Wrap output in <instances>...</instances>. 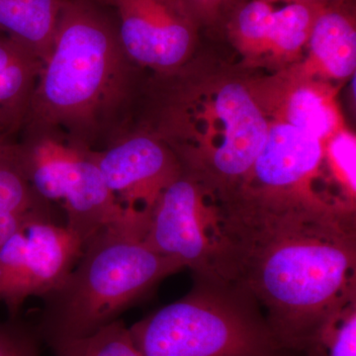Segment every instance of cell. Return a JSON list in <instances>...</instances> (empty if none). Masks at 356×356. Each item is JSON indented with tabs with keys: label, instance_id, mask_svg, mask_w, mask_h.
<instances>
[{
	"label": "cell",
	"instance_id": "8fae6325",
	"mask_svg": "<svg viewBox=\"0 0 356 356\" xmlns=\"http://www.w3.org/2000/svg\"><path fill=\"white\" fill-rule=\"evenodd\" d=\"M267 119L301 129L325 142L346 127L334 84L308 74L299 63L271 76L252 77Z\"/></svg>",
	"mask_w": 356,
	"mask_h": 356
},
{
	"label": "cell",
	"instance_id": "ac0fdd59",
	"mask_svg": "<svg viewBox=\"0 0 356 356\" xmlns=\"http://www.w3.org/2000/svg\"><path fill=\"white\" fill-rule=\"evenodd\" d=\"M54 351L57 356H143L120 318L92 336L70 341Z\"/></svg>",
	"mask_w": 356,
	"mask_h": 356
},
{
	"label": "cell",
	"instance_id": "44dd1931",
	"mask_svg": "<svg viewBox=\"0 0 356 356\" xmlns=\"http://www.w3.org/2000/svg\"><path fill=\"white\" fill-rule=\"evenodd\" d=\"M38 341L37 332L18 318L0 323V356H40Z\"/></svg>",
	"mask_w": 356,
	"mask_h": 356
},
{
	"label": "cell",
	"instance_id": "3957f363",
	"mask_svg": "<svg viewBox=\"0 0 356 356\" xmlns=\"http://www.w3.org/2000/svg\"><path fill=\"white\" fill-rule=\"evenodd\" d=\"M135 126L161 138L184 172L220 198L247 179L268 119L252 77L192 58L172 74L147 79Z\"/></svg>",
	"mask_w": 356,
	"mask_h": 356
},
{
	"label": "cell",
	"instance_id": "9a60e30c",
	"mask_svg": "<svg viewBox=\"0 0 356 356\" xmlns=\"http://www.w3.org/2000/svg\"><path fill=\"white\" fill-rule=\"evenodd\" d=\"M15 142L0 145V248L25 222L54 216L53 204L40 197L28 181Z\"/></svg>",
	"mask_w": 356,
	"mask_h": 356
},
{
	"label": "cell",
	"instance_id": "603a6c76",
	"mask_svg": "<svg viewBox=\"0 0 356 356\" xmlns=\"http://www.w3.org/2000/svg\"><path fill=\"white\" fill-rule=\"evenodd\" d=\"M274 2H289V1H304L309 3L318 4V6H325V4L331 3L334 0H273Z\"/></svg>",
	"mask_w": 356,
	"mask_h": 356
},
{
	"label": "cell",
	"instance_id": "52a82bcc",
	"mask_svg": "<svg viewBox=\"0 0 356 356\" xmlns=\"http://www.w3.org/2000/svg\"><path fill=\"white\" fill-rule=\"evenodd\" d=\"M84 243L54 216L34 218L0 248V302L18 318L26 300L57 289L72 273Z\"/></svg>",
	"mask_w": 356,
	"mask_h": 356
},
{
	"label": "cell",
	"instance_id": "4fadbf2b",
	"mask_svg": "<svg viewBox=\"0 0 356 356\" xmlns=\"http://www.w3.org/2000/svg\"><path fill=\"white\" fill-rule=\"evenodd\" d=\"M302 69L329 83L355 76L356 21L353 0H334L321 8L306 46Z\"/></svg>",
	"mask_w": 356,
	"mask_h": 356
},
{
	"label": "cell",
	"instance_id": "30bf717a",
	"mask_svg": "<svg viewBox=\"0 0 356 356\" xmlns=\"http://www.w3.org/2000/svg\"><path fill=\"white\" fill-rule=\"evenodd\" d=\"M105 184L119 203L149 212L161 192L184 172L177 154L151 131L134 126L99 151H92Z\"/></svg>",
	"mask_w": 356,
	"mask_h": 356
},
{
	"label": "cell",
	"instance_id": "5bb4252c",
	"mask_svg": "<svg viewBox=\"0 0 356 356\" xmlns=\"http://www.w3.org/2000/svg\"><path fill=\"white\" fill-rule=\"evenodd\" d=\"M43 64L22 44L0 34V145L15 142L24 127Z\"/></svg>",
	"mask_w": 356,
	"mask_h": 356
},
{
	"label": "cell",
	"instance_id": "8992f818",
	"mask_svg": "<svg viewBox=\"0 0 356 356\" xmlns=\"http://www.w3.org/2000/svg\"><path fill=\"white\" fill-rule=\"evenodd\" d=\"M15 145L32 188L47 202L62 206L65 226L84 245L102 229L139 216L140 210L124 207L110 192L92 149L51 131H23Z\"/></svg>",
	"mask_w": 356,
	"mask_h": 356
},
{
	"label": "cell",
	"instance_id": "5b68a950",
	"mask_svg": "<svg viewBox=\"0 0 356 356\" xmlns=\"http://www.w3.org/2000/svg\"><path fill=\"white\" fill-rule=\"evenodd\" d=\"M129 330L143 356H278L281 348L252 299L199 278L184 298Z\"/></svg>",
	"mask_w": 356,
	"mask_h": 356
},
{
	"label": "cell",
	"instance_id": "d6986e66",
	"mask_svg": "<svg viewBox=\"0 0 356 356\" xmlns=\"http://www.w3.org/2000/svg\"><path fill=\"white\" fill-rule=\"evenodd\" d=\"M355 135L343 127L325 142L324 166L337 186L343 191V198L355 205Z\"/></svg>",
	"mask_w": 356,
	"mask_h": 356
},
{
	"label": "cell",
	"instance_id": "7c38bea8",
	"mask_svg": "<svg viewBox=\"0 0 356 356\" xmlns=\"http://www.w3.org/2000/svg\"><path fill=\"white\" fill-rule=\"evenodd\" d=\"M324 156L322 140L284 122L268 119L261 153L238 189L266 192L315 189L316 180L324 170Z\"/></svg>",
	"mask_w": 356,
	"mask_h": 356
},
{
	"label": "cell",
	"instance_id": "e0dca14e",
	"mask_svg": "<svg viewBox=\"0 0 356 356\" xmlns=\"http://www.w3.org/2000/svg\"><path fill=\"white\" fill-rule=\"evenodd\" d=\"M323 6L304 1L278 2L261 67L278 72L301 62L314 22Z\"/></svg>",
	"mask_w": 356,
	"mask_h": 356
},
{
	"label": "cell",
	"instance_id": "7a4b0ae2",
	"mask_svg": "<svg viewBox=\"0 0 356 356\" xmlns=\"http://www.w3.org/2000/svg\"><path fill=\"white\" fill-rule=\"evenodd\" d=\"M147 83L122 48L109 7L65 0L21 132H58L99 151L134 127Z\"/></svg>",
	"mask_w": 356,
	"mask_h": 356
},
{
	"label": "cell",
	"instance_id": "9c48e42d",
	"mask_svg": "<svg viewBox=\"0 0 356 356\" xmlns=\"http://www.w3.org/2000/svg\"><path fill=\"white\" fill-rule=\"evenodd\" d=\"M213 196L184 172L161 192L149 211L145 241L154 252L213 280Z\"/></svg>",
	"mask_w": 356,
	"mask_h": 356
},
{
	"label": "cell",
	"instance_id": "ba28073f",
	"mask_svg": "<svg viewBox=\"0 0 356 356\" xmlns=\"http://www.w3.org/2000/svg\"><path fill=\"white\" fill-rule=\"evenodd\" d=\"M113 11L122 48L153 76H166L193 58L202 29L184 0H99Z\"/></svg>",
	"mask_w": 356,
	"mask_h": 356
},
{
	"label": "cell",
	"instance_id": "2e32d148",
	"mask_svg": "<svg viewBox=\"0 0 356 356\" xmlns=\"http://www.w3.org/2000/svg\"><path fill=\"white\" fill-rule=\"evenodd\" d=\"M65 0H0V34L46 62Z\"/></svg>",
	"mask_w": 356,
	"mask_h": 356
},
{
	"label": "cell",
	"instance_id": "277c9868",
	"mask_svg": "<svg viewBox=\"0 0 356 356\" xmlns=\"http://www.w3.org/2000/svg\"><path fill=\"white\" fill-rule=\"evenodd\" d=\"M149 214L98 232L64 282L43 297L36 332L56 350L92 336L161 280L185 268L145 241Z\"/></svg>",
	"mask_w": 356,
	"mask_h": 356
},
{
	"label": "cell",
	"instance_id": "ffe728a7",
	"mask_svg": "<svg viewBox=\"0 0 356 356\" xmlns=\"http://www.w3.org/2000/svg\"><path fill=\"white\" fill-rule=\"evenodd\" d=\"M314 350L322 356H356V300L325 325Z\"/></svg>",
	"mask_w": 356,
	"mask_h": 356
},
{
	"label": "cell",
	"instance_id": "6da1fadb",
	"mask_svg": "<svg viewBox=\"0 0 356 356\" xmlns=\"http://www.w3.org/2000/svg\"><path fill=\"white\" fill-rule=\"evenodd\" d=\"M213 202V280L264 309L280 348L313 351L356 300L355 205L316 189H240Z\"/></svg>",
	"mask_w": 356,
	"mask_h": 356
},
{
	"label": "cell",
	"instance_id": "7402d4cb",
	"mask_svg": "<svg viewBox=\"0 0 356 356\" xmlns=\"http://www.w3.org/2000/svg\"><path fill=\"white\" fill-rule=\"evenodd\" d=\"M201 28L224 27L234 7L241 0H184Z\"/></svg>",
	"mask_w": 356,
	"mask_h": 356
}]
</instances>
